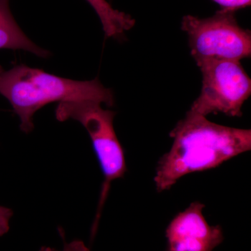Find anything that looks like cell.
Instances as JSON below:
<instances>
[{"label": "cell", "instance_id": "obj_1", "mask_svg": "<svg viewBox=\"0 0 251 251\" xmlns=\"http://www.w3.org/2000/svg\"><path fill=\"white\" fill-rule=\"evenodd\" d=\"M170 136L173 139L171 150L157 166L158 192L171 189L185 175L215 168L251 149V129L217 125L191 110Z\"/></svg>", "mask_w": 251, "mask_h": 251}, {"label": "cell", "instance_id": "obj_2", "mask_svg": "<svg viewBox=\"0 0 251 251\" xmlns=\"http://www.w3.org/2000/svg\"><path fill=\"white\" fill-rule=\"evenodd\" d=\"M0 94L11 103L19 117L20 128L27 134L34 129V114L48 104L94 100L110 107L115 103L113 92L98 78L71 80L25 64L9 70L0 66Z\"/></svg>", "mask_w": 251, "mask_h": 251}, {"label": "cell", "instance_id": "obj_3", "mask_svg": "<svg viewBox=\"0 0 251 251\" xmlns=\"http://www.w3.org/2000/svg\"><path fill=\"white\" fill-rule=\"evenodd\" d=\"M101 105L94 100H77L59 103L55 109V117L59 122L75 120L87 130L103 173L94 230L98 225L110 185L115 180L123 178L127 171L125 151L114 127L116 112L104 109Z\"/></svg>", "mask_w": 251, "mask_h": 251}, {"label": "cell", "instance_id": "obj_4", "mask_svg": "<svg viewBox=\"0 0 251 251\" xmlns=\"http://www.w3.org/2000/svg\"><path fill=\"white\" fill-rule=\"evenodd\" d=\"M234 13L224 9L209 18L183 17L181 29L187 34L191 54L197 65L208 60L240 62L251 57V31L239 25Z\"/></svg>", "mask_w": 251, "mask_h": 251}, {"label": "cell", "instance_id": "obj_5", "mask_svg": "<svg viewBox=\"0 0 251 251\" xmlns=\"http://www.w3.org/2000/svg\"><path fill=\"white\" fill-rule=\"evenodd\" d=\"M197 66L202 90L189 110L204 117L219 113L242 117L243 105L251 97V79L240 62L208 60Z\"/></svg>", "mask_w": 251, "mask_h": 251}, {"label": "cell", "instance_id": "obj_6", "mask_svg": "<svg viewBox=\"0 0 251 251\" xmlns=\"http://www.w3.org/2000/svg\"><path fill=\"white\" fill-rule=\"evenodd\" d=\"M204 204L191 203L167 227V251H212L224 241L221 226H209L203 216Z\"/></svg>", "mask_w": 251, "mask_h": 251}, {"label": "cell", "instance_id": "obj_7", "mask_svg": "<svg viewBox=\"0 0 251 251\" xmlns=\"http://www.w3.org/2000/svg\"><path fill=\"white\" fill-rule=\"evenodd\" d=\"M11 0H0V49L23 50L46 58L50 52L32 42L23 32L10 9Z\"/></svg>", "mask_w": 251, "mask_h": 251}, {"label": "cell", "instance_id": "obj_8", "mask_svg": "<svg viewBox=\"0 0 251 251\" xmlns=\"http://www.w3.org/2000/svg\"><path fill=\"white\" fill-rule=\"evenodd\" d=\"M98 15L105 35L120 39L134 27L135 20L129 14L114 9L107 0H86Z\"/></svg>", "mask_w": 251, "mask_h": 251}, {"label": "cell", "instance_id": "obj_9", "mask_svg": "<svg viewBox=\"0 0 251 251\" xmlns=\"http://www.w3.org/2000/svg\"><path fill=\"white\" fill-rule=\"evenodd\" d=\"M13 215H14V212L11 209L0 206V237L9 232L10 221Z\"/></svg>", "mask_w": 251, "mask_h": 251}, {"label": "cell", "instance_id": "obj_10", "mask_svg": "<svg viewBox=\"0 0 251 251\" xmlns=\"http://www.w3.org/2000/svg\"><path fill=\"white\" fill-rule=\"evenodd\" d=\"M225 9L235 11L236 10L242 9L250 6L251 0H213Z\"/></svg>", "mask_w": 251, "mask_h": 251}, {"label": "cell", "instance_id": "obj_11", "mask_svg": "<svg viewBox=\"0 0 251 251\" xmlns=\"http://www.w3.org/2000/svg\"><path fill=\"white\" fill-rule=\"evenodd\" d=\"M62 251H90L82 241L74 240L67 243L64 242Z\"/></svg>", "mask_w": 251, "mask_h": 251}, {"label": "cell", "instance_id": "obj_12", "mask_svg": "<svg viewBox=\"0 0 251 251\" xmlns=\"http://www.w3.org/2000/svg\"><path fill=\"white\" fill-rule=\"evenodd\" d=\"M39 251H59L56 250L55 249H53V248L48 247H43L41 248Z\"/></svg>", "mask_w": 251, "mask_h": 251}]
</instances>
